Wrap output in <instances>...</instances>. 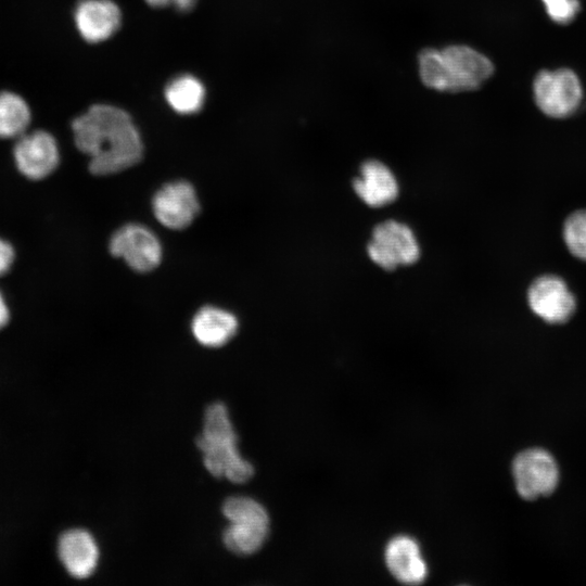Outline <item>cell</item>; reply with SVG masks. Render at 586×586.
I'll return each instance as SVG.
<instances>
[{
  "instance_id": "5",
  "label": "cell",
  "mask_w": 586,
  "mask_h": 586,
  "mask_svg": "<svg viewBox=\"0 0 586 586\" xmlns=\"http://www.w3.org/2000/svg\"><path fill=\"white\" fill-rule=\"evenodd\" d=\"M533 90L539 110L555 118L573 114L583 98L578 77L568 68L539 72L535 77Z\"/></svg>"
},
{
  "instance_id": "1",
  "label": "cell",
  "mask_w": 586,
  "mask_h": 586,
  "mask_svg": "<svg viewBox=\"0 0 586 586\" xmlns=\"http://www.w3.org/2000/svg\"><path fill=\"white\" fill-rule=\"evenodd\" d=\"M77 149L89 157V170L105 176L137 164L143 153L130 115L116 106L94 104L72 122Z\"/></svg>"
},
{
  "instance_id": "2",
  "label": "cell",
  "mask_w": 586,
  "mask_h": 586,
  "mask_svg": "<svg viewBox=\"0 0 586 586\" xmlns=\"http://www.w3.org/2000/svg\"><path fill=\"white\" fill-rule=\"evenodd\" d=\"M420 76L425 86L438 91H468L479 88L493 72V63L468 46L443 50L424 49L419 54Z\"/></svg>"
},
{
  "instance_id": "14",
  "label": "cell",
  "mask_w": 586,
  "mask_h": 586,
  "mask_svg": "<svg viewBox=\"0 0 586 586\" xmlns=\"http://www.w3.org/2000/svg\"><path fill=\"white\" fill-rule=\"evenodd\" d=\"M385 563L393 576L405 584H420L428 575L419 544L407 535H398L387 543Z\"/></svg>"
},
{
  "instance_id": "23",
  "label": "cell",
  "mask_w": 586,
  "mask_h": 586,
  "mask_svg": "<svg viewBox=\"0 0 586 586\" xmlns=\"http://www.w3.org/2000/svg\"><path fill=\"white\" fill-rule=\"evenodd\" d=\"M11 318L10 306L4 293L0 289V330L8 326Z\"/></svg>"
},
{
  "instance_id": "9",
  "label": "cell",
  "mask_w": 586,
  "mask_h": 586,
  "mask_svg": "<svg viewBox=\"0 0 586 586\" xmlns=\"http://www.w3.org/2000/svg\"><path fill=\"white\" fill-rule=\"evenodd\" d=\"M110 252L139 272L154 269L162 260L160 240L149 228L139 224H127L117 229L111 237Z\"/></svg>"
},
{
  "instance_id": "21",
  "label": "cell",
  "mask_w": 586,
  "mask_h": 586,
  "mask_svg": "<svg viewBox=\"0 0 586 586\" xmlns=\"http://www.w3.org/2000/svg\"><path fill=\"white\" fill-rule=\"evenodd\" d=\"M14 246L7 239L0 237V277L7 275L15 262Z\"/></svg>"
},
{
  "instance_id": "15",
  "label": "cell",
  "mask_w": 586,
  "mask_h": 586,
  "mask_svg": "<svg viewBox=\"0 0 586 586\" xmlns=\"http://www.w3.org/2000/svg\"><path fill=\"white\" fill-rule=\"evenodd\" d=\"M354 190L369 206L380 207L392 203L398 195V184L392 171L379 161H367L360 176L354 180Z\"/></svg>"
},
{
  "instance_id": "13",
  "label": "cell",
  "mask_w": 586,
  "mask_h": 586,
  "mask_svg": "<svg viewBox=\"0 0 586 586\" xmlns=\"http://www.w3.org/2000/svg\"><path fill=\"white\" fill-rule=\"evenodd\" d=\"M58 556L67 573L81 579L94 572L100 552L95 539L88 531L71 528L59 537Z\"/></svg>"
},
{
  "instance_id": "18",
  "label": "cell",
  "mask_w": 586,
  "mask_h": 586,
  "mask_svg": "<svg viewBox=\"0 0 586 586\" xmlns=\"http://www.w3.org/2000/svg\"><path fill=\"white\" fill-rule=\"evenodd\" d=\"M30 122V109L23 98L12 91H0V138L17 139L28 131Z\"/></svg>"
},
{
  "instance_id": "16",
  "label": "cell",
  "mask_w": 586,
  "mask_h": 586,
  "mask_svg": "<svg viewBox=\"0 0 586 586\" xmlns=\"http://www.w3.org/2000/svg\"><path fill=\"white\" fill-rule=\"evenodd\" d=\"M238 327L233 314L216 306L202 307L191 321L193 336L206 347L225 345L235 335Z\"/></svg>"
},
{
  "instance_id": "17",
  "label": "cell",
  "mask_w": 586,
  "mask_h": 586,
  "mask_svg": "<svg viewBox=\"0 0 586 586\" xmlns=\"http://www.w3.org/2000/svg\"><path fill=\"white\" fill-rule=\"evenodd\" d=\"M165 99L175 112L183 115L194 114L204 104L205 88L196 77L183 74L168 82Z\"/></svg>"
},
{
  "instance_id": "11",
  "label": "cell",
  "mask_w": 586,
  "mask_h": 586,
  "mask_svg": "<svg viewBox=\"0 0 586 586\" xmlns=\"http://www.w3.org/2000/svg\"><path fill=\"white\" fill-rule=\"evenodd\" d=\"M531 309L549 323H562L575 310V298L564 281L556 276H544L528 290Z\"/></svg>"
},
{
  "instance_id": "19",
  "label": "cell",
  "mask_w": 586,
  "mask_h": 586,
  "mask_svg": "<svg viewBox=\"0 0 586 586\" xmlns=\"http://www.w3.org/2000/svg\"><path fill=\"white\" fill-rule=\"evenodd\" d=\"M563 238L570 252L577 258L586 260V211L573 213L566 219Z\"/></svg>"
},
{
  "instance_id": "3",
  "label": "cell",
  "mask_w": 586,
  "mask_h": 586,
  "mask_svg": "<svg viewBox=\"0 0 586 586\" xmlns=\"http://www.w3.org/2000/svg\"><path fill=\"white\" fill-rule=\"evenodd\" d=\"M238 442L226 405L220 402L211 404L205 410L203 431L196 438V445L203 453L205 468L213 476L241 484L254 475L252 463L239 453Z\"/></svg>"
},
{
  "instance_id": "10",
  "label": "cell",
  "mask_w": 586,
  "mask_h": 586,
  "mask_svg": "<svg viewBox=\"0 0 586 586\" xmlns=\"http://www.w3.org/2000/svg\"><path fill=\"white\" fill-rule=\"evenodd\" d=\"M155 218L166 228L188 227L200 212V202L191 183L184 180L164 184L153 196Z\"/></svg>"
},
{
  "instance_id": "12",
  "label": "cell",
  "mask_w": 586,
  "mask_h": 586,
  "mask_svg": "<svg viewBox=\"0 0 586 586\" xmlns=\"http://www.w3.org/2000/svg\"><path fill=\"white\" fill-rule=\"evenodd\" d=\"M74 20L80 36L90 43H97L117 31L122 14L111 0H80L75 8Z\"/></svg>"
},
{
  "instance_id": "4",
  "label": "cell",
  "mask_w": 586,
  "mask_h": 586,
  "mask_svg": "<svg viewBox=\"0 0 586 586\" xmlns=\"http://www.w3.org/2000/svg\"><path fill=\"white\" fill-rule=\"evenodd\" d=\"M222 513L229 521L222 535L228 550L240 556L259 550L269 532V515L264 506L250 497L233 496L225 500Z\"/></svg>"
},
{
  "instance_id": "20",
  "label": "cell",
  "mask_w": 586,
  "mask_h": 586,
  "mask_svg": "<svg viewBox=\"0 0 586 586\" xmlns=\"http://www.w3.org/2000/svg\"><path fill=\"white\" fill-rule=\"evenodd\" d=\"M549 17L556 23L571 22L579 11L578 0H542Z\"/></svg>"
},
{
  "instance_id": "6",
  "label": "cell",
  "mask_w": 586,
  "mask_h": 586,
  "mask_svg": "<svg viewBox=\"0 0 586 586\" xmlns=\"http://www.w3.org/2000/svg\"><path fill=\"white\" fill-rule=\"evenodd\" d=\"M367 250L371 260L386 270L411 265L420 256L412 230L395 220L384 221L373 229Z\"/></svg>"
},
{
  "instance_id": "7",
  "label": "cell",
  "mask_w": 586,
  "mask_h": 586,
  "mask_svg": "<svg viewBox=\"0 0 586 586\" xmlns=\"http://www.w3.org/2000/svg\"><path fill=\"white\" fill-rule=\"evenodd\" d=\"M12 152L15 168L31 181L48 178L60 163V149L55 138L41 129L26 131L15 139Z\"/></svg>"
},
{
  "instance_id": "8",
  "label": "cell",
  "mask_w": 586,
  "mask_h": 586,
  "mask_svg": "<svg viewBox=\"0 0 586 586\" xmlns=\"http://www.w3.org/2000/svg\"><path fill=\"white\" fill-rule=\"evenodd\" d=\"M512 473L519 495L528 500L551 494L559 481L557 462L542 448H530L517 455Z\"/></svg>"
},
{
  "instance_id": "22",
  "label": "cell",
  "mask_w": 586,
  "mask_h": 586,
  "mask_svg": "<svg viewBox=\"0 0 586 586\" xmlns=\"http://www.w3.org/2000/svg\"><path fill=\"white\" fill-rule=\"evenodd\" d=\"M154 8L174 7L176 10L186 12L191 10L198 0H144Z\"/></svg>"
}]
</instances>
